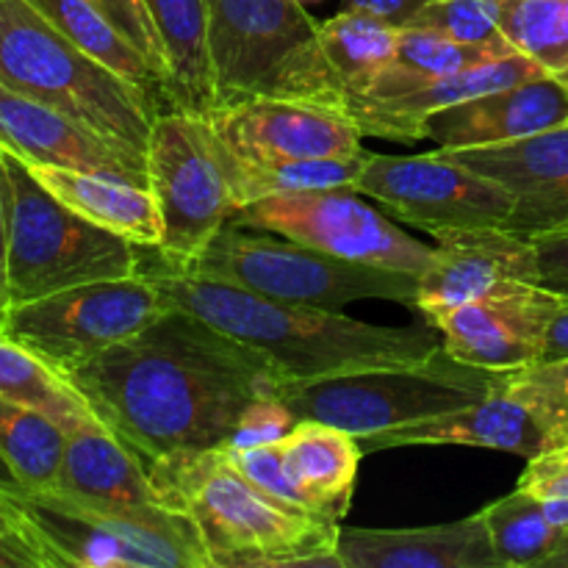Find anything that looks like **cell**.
I'll return each mask as SVG.
<instances>
[{
  "label": "cell",
  "instance_id": "obj_1",
  "mask_svg": "<svg viewBox=\"0 0 568 568\" xmlns=\"http://www.w3.org/2000/svg\"><path fill=\"white\" fill-rule=\"evenodd\" d=\"M64 375L148 469L231 444L277 386L258 353L178 305Z\"/></svg>",
  "mask_w": 568,
  "mask_h": 568
},
{
  "label": "cell",
  "instance_id": "obj_2",
  "mask_svg": "<svg viewBox=\"0 0 568 568\" xmlns=\"http://www.w3.org/2000/svg\"><path fill=\"white\" fill-rule=\"evenodd\" d=\"M144 275L172 305L186 308L258 353L275 372L277 386L419 364L444 347L442 333L427 322L410 327L369 325L342 311L281 303L214 277L170 270L166 264Z\"/></svg>",
  "mask_w": 568,
  "mask_h": 568
},
{
  "label": "cell",
  "instance_id": "obj_3",
  "mask_svg": "<svg viewBox=\"0 0 568 568\" xmlns=\"http://www.w3.org/2000/svg\"><path fill=\"white\" fill-rule=\"evenodd\" d=\"M161 503L197 525L214 568H342L336 521L266 494L225 460L222 449L150 466Z\"/></svg>",
  "mask_w": 568,
  "mask_h": 568
},
{
  "label": "cell",
  "instance_id": "obj_4",
  "mask_svg": "<svg viewBox=\"0 0 568 568\" xmlns=\"http://www.w3.org/2000/svg\"><path fill=\"white\" fill-rule=\"evenodd\" d=\"M0 87L61 111L148 161L159 98L75 48L28 0H0Z\"/></svg>",
  "mask_w": 568,
  "mask_h": 568
},
{
  "label": "cell",
  "instance_id": "obj_5",
  "mask_svg": "<svg viewBox=\"0 0 568 568\" xmlns=\"http://www.w3.org/2000/svg\"><path fill=\"white\" fill-rule=\"evenodd\" d=\"M505 377L508 372L460 364L442 347L419 364L281 383L275 394L294 422L316 419L369 438L483 403L505 386Z\"/></svg>",
  "mask_w": 568,
  "mask_h": 568
},
{
  "label": "cell",
  "instance_id": "obj_6",
  "mask_svg": "<svg viewBox=\"0 0 568 568\" xmlns=\"http://www.w3.org/2000/svg\"><path fill=\"white\" fill-rule=\"evenodd\" d=\"M9 186V297L31 303L94 281L139 275L136 244L83 220L33 178L20 155L0 150Z\"/></svg>",
  "mask_w": 568,
  "mask_h": 568
},
{
  "label": "cell",
  "instance_id": "obj_7",
  "mask_svg": "<svg viewBox=\"0 0 568 568\" xmlns=\"http://www.w3.org/2000/svg\"><path fill=\"white\" fill-rule=\"evenodd\" d=\"M261 297L342 311L358 300H388L414 308L416 275L336 258L292 239L266 236L225 222L189 270Z\"/></svg>",
  "mask_w": 568,
  "mask_h": 568
},
{
  "label": "cell",
  "instance_id": "obj_8",
  "mask_svg": "<svg viewBox=\"0 0 568 568\" xmlns=\"http://www.w3.org/2000/svg\"><path fill=\"white\" fill-rule=\"evenodd\" d=\"M20 497L61 566L214 568L197 525L166 505H105L61 491Z\"/></svg>",
  "mask_w": 568,
  "mask_h": 568
},
{
  "label": "cell",
  "instance_id": "obj_9",
  "mask_svg": "<svg viewBox=\"0 0 568 568\" xmlns=\"http://www.w3.org/2000/svg\"><path fill=\"white\" fill-rule=\"evenodd\" d=\"M148 172L164 225L155 247L161 264L189 270L239 211L222 144L200 111L161 109L150 136Z\"/></svg>",
  "mask_w": 568,
  "mask_h": 568
},
{
  "label": "cell",
  "instance_id": "obj_10",
  "mask_svg": "<svg viewBox=\"0 0 568 568\" xmlns=\"http://www.w3.org/2000/svg\"><path fill=\"white\" fill-rule=\"evenodd\" d=\"M170 300L144 272L81 283L31 303L11 305L0 331L42 355L55 369L94 358L136 336L170 311Z\"/></svg>",
  "mask_w": 568,
  "mask_h": 568
},
{
  "label": "cell",
  "instance_id": "obj_11",
  "mask_svg": "<svg viewBox=\"0 0 568 568\" xmlns=\"http://www.w3.org/2000/svg\"><path fill=\"white\" fill-rule=\"evenodd\" d=\"M233 225L275 233L355 264L422 275L433 247L408 236L388 216L355 197L353 189L270 194L233 214Z\"/></svg>",
  "mask_w": 568,
  "mask_h": 568
},
{
  "label": "cell",
  "instance_id": "obj_12",
  "mask_svg": "<svg viewBox=\"0 0 568 568\" xmlns=\"http://www.w3.org/2000/svg\"><path fill=\"white\" fill-rule=\"evenodd\" d=\"M353 192L377 200L399 222L436 239L455 231L505 227L514 211V197L497 181L442 148L427 155L366 153Z\"/></svg>",
  "mask_w": 568,
  "mask_h": 568
},
{
  "label": "cell",
  "instance_id": "obj_13",
  "mask_svg": "<svg viewBox=\"0 0 568 568\" xmlns=\"http://www.w3.org/2000/svg\"><path fill=\"white\" fill-rule=\"evenodd\" d=\"M399 28L364 11L342 9L320 22L314 37L288 55L261 94L305 100L336 111L364 98L397 59Z\"/></svg>",
  "mask_w": 568,
  "mask_h": 568
},
{
  "label": "cell",
  "instance_id": "obj_14",
  "mask_svg": "<svg viewBox=\"0 0 568 568\" xmlns=\"http://www.w3.org/2000/svg\"><path fill=\"white\" fill-rule=\"evenodd\" d=\"M205 9L216 103L264 92L320 28L303 0H205Z\"/></svg>",
  "mask_w": 568,
  "mask_h": 568
},
{
  "label": "cell",
  "instance_id": "obj_15",
  "mask_svg": "<svg viewBox=\"0 0 568 568\" xmlns=\"http://www.w3.org/2000/svg\"><path fill=\"white\" fill-rule=\"evenodd\" d=\"M564 297L538 283L510 281L471 303L447 311L430 325L447 355L491 372H516L541 361L549 322Z\"/></svg>",
  "mask_w": 568,
  "mask_h": 568
},
{
  "label": "cell",
  "instance_id": "obj_16",
  "mask_svg": "<svg viewBox=\"0 0 568 568\" xmlns=\"http://www.w3.org/2000/svg\"><path fill=\"white\" fill-rule=\"evenodd\" d=\"M236 159H322L364 153V133L338 111L277 94H244L203 111Z\"/></svg>",
  "mask_w": 568,
  "mask_h": 568
},
{
  "label": "cell",
  "instance_id": "obj_17",
  "mask_svg": "<svg viewBox=\"0 0 568 568\" xmlns=\"http://www.w3.org/2000/svg\"><path fill=\"white\" fill-rule=\"evenodd\" d=\"M455 161L497 181L514 197L505 231L532 239L568 227V125L519 142L447 150Z\"/></svg>",
  "mask_w": 568,
  "mask_h": 568
},
{
  "label": "cell",
  "instance_id": "obj_18",
  "mask_svg": "<svg viewBox=\"0 0 568 568\" xmlns=\"http://www.w3.org/2000/svg\"><path fill=\"white\" fill-rule=\"evenodd\" d=\"M510 281L536 283V258L527 239L505 227L455 231L438 239L430 264L416 275L414 311L430 325L447 311L471 303Z\"/></svg>",
  "mask_w": 568,
  "mask_h": 568
},
{
  "label": "cell",
  "instance_id": "obj_19",
  "mask_svg": "<svg viewBox=\"0 0 568 568\" xmlns=\"http://www.w3.org/2000/svg\"><path fill=\"white\" fill-rule=\"evenodd\" d=\"M0 148L28 164L103 172L150 189L148 161L9 87H0Z\"/></svg>",
  "mask_w": 568,
  "mask_h": 568
},
{
  "label": "cell",
  "instance_id": "obj_20",
  "mask_svg": "<svg viewBox=\"0 0 568 568\" xmlns=\"http://www.w3.org/2000/svg\"><path fill=\"white\" fill-rule=\"evenodd\" d=\"M568 125V83L555 72L486 92L427 116L425 139L442 150L491 148Z\"/></svg>",
  "mask_w": 568,
  "mask_h": 568
},
{
  "label": "cell",
  "instance_id": "obj_21",
  "mask_svg": "<svg viewBox=\"0 0 568 568\" xmlns=\"http://www.w3.org/2000/svg\"><path fill=\"white\" fill-rule=\"evenodd\" d=\"M358 442L364 455L392 447H447V444H455V447L499 449V453L519 455V458H536L547 449L566 444L560 433L536 408L505 392V386L469 408L394 427L381 436L358 438Z\"/></svg>",
  "mask_w": 568,
  "mask_h": 568
},
{
  "label": "cell",
  "instance_id": "obj_22",
  "mask_svg": "<svg viewBox=\"0 0 568 568\" xmlns=\"http://www.w3.org/2000/svg\"><path fill=\"white\" fill-rule=\"evenodd\" d=\"M547 72L549 70H544L530 55L510 53L486 61V64L469 67L464 72H455V75L436 78V81L425 83L408 94H397V98H353L338 105L336 111L347 116L364 136L419 142V139H425L427 116L436 114V111L480 98L486 92L514 87V83L530 81V78L547 75Z\"/></svg>",
  "mask_w": 568,
  "mask_h": 568
},
{
  "label": "cell",
  "instance_id": "obj_23",
  "mask_svg": "<svg viewBox=\"0 0 568 568\" xmlns=\"http://www.w3.org/2000/svg\"><path fill=\"white\" fill-rule=\"evenodd\" d=\"M342 568H503L483 514L414 530L338 527Z\"/></svg>",
  "mask_w": 568,
  "mask_h": 568
},
{
  "label": "cell",
  "instance_id": "obj_24",
  "mask_svg": "<svg viewBox=\"0 0 568 568\" xmlns=\"http://www.w3.org/2000/svg\"><path fill=\"white\" fill-rule=\"evenodd\" d=\"M283 471L300 508L320 519L342 525L349 514L364 458L361 442L342 427L303 419L277 438Z\"/></svg>",
  "mask_w": 568,
  "mask_h": 568
},
{
  "label": "cell",
  "instance_id": "obj_25",
  "mask_svg": "<svg viewBox=\"0 0 568 568\" xmlns=\"http://www.w3.org/2000/svg\"><path fill=\"white\" fill-rule=\"evenodd\" d=\"M28 170L55 200H61L83 220L128 239L136 247H159L161 244L164 225H161L159 200L150 189L125 181V178L103 175V172L42 164H28Z\"/></svg>",
  "mask_w": 568,
  "mask_h": 568
},
{
  "label": "cell",
  "instance_id": "obj_26",
  "mask_svg": "<svg viewBox=\"0 0 568 568\" xmlns=\"http://www.w3.org/2000/svg\"><path fill=\"white\" fill-rule=\"evenodd\" d=\"M53 491L105 505H164L144 460L103 422L67 433L64 464Z\"/></svg>",
  "mask_w": 568,
  "mask_h": 568
},
{
  "label": "cell",
  "instance_id": "obj_27",
  "mask_svg": "<svg viewBox=\"0 0 568 568\" xmlns=\"http://www.w3.org/2000/svg\"><path fill=\"white\" fill-rule=\"evenodd\" d=\"M170 61V109L209 111L216 103L205 0H148Z\"/></svg>",
  "mask_w": 568,
  "mask_h": 568
},
{
  "label": "cell",
  "instance_id": "obj_28",
  "mask_svg": "<svg viewBox=\"0 0 568 568\" xmlns=\"http://www.w3.org/2000/svg\"><path fill=\"white\" fill-rule=\"evenodd\" d=\"M0 399L39 410L67 433L89 422H100L92 405L72 386L64 372L3 331H0Z\"/></svg>",
  "mask_w": 568,
  "mask_h": 568
},
{
  "label": "cell",
  "instance_id": "obj_29",
  "mask_svg": "<svg viewBox=\"0 0 568 568\" xmlns=\"http://www.w3.org/2000/svg\"><path fill=\"white\" fill-rule=\"evenodd\" d=\"M510 53H519V50H514L510 44L458 42V39H449L444 33L416 26L399 28L397 59L377 78L375 87L364 98L383 100L408 94L414 89L425 87V83L436 81V78L455 75V72H464L469 67L486 64V61Z\"/></svg>",
  "mask_w": 568,
  "mask_h": 568
},
{
  "label": "cell",
  "instance_id": "obj_30",
  "mask_svg": "<svg viewBox=\"0 0 568 568\" xmlns=\"http://www.w3.org/2000/svg\"><path fill=\"white\" fill-rule=\"evenodd\" d=\"M222 144V142H220ZM227 178L239 209L270 194L325 192V189H353L364 170L366 150L355 155H322V159H236L222 144Z\"/></svg>",
  "mask_w": 568,
  "mask_h": 568
},
{
  "label": "cell",
  "instance_id": "obj_31",
  "mask_svg": "<svg viewBox=\"0 0 568 568\" xmlns=\"http://www.w3.org/2000/svg\"><path fill=\"white\" fill-rule=\"evenodd\" d=\"M64 449V427L39 410L0 399V464L17 491H53L59 486Z\"/></svg>",
  "mask_w": 568,
  "mask_h": 568
},
{
  "label": "cell",
  "instance_id": "obj_32",
  "mask_svg": "<svg viewBox=\"0 0 568 568\" xmlns=\"http://www.w3.org/2000/svg\"><path fill=\"white\" fill-rule=\"evenodd\" d=\"M37 6L75 48L92 55L111 72H116L125 81L148 89L150 94H164L161 78L153 67L144 61V55L116 31L114 22L100 11L94 0H28Z\"/></svg>",
  "mask_w": 568,
  "mask_h": 568
},
{
  "label": "cell",
  "instance_id": "obj_33",
  "mask_svg": "<svg viewBox=\"0 0 568 568\" xmlns=\"http://www.w3.org/2000/svg\"><path fill=\"white\" fill-rule=\"evenodd\" d=\"M503 568H547L566 536L532 494L510 491L480 510Z\"/></svg>",
  "mask_w": 568,
  "mask_h": 568
},
{
  "label": "cell",
  "instance_id": "obj_34",
  "mask_svg": "<svg viewBox=\"0 0 568 568\" xmlns=\"http://www.w3.org/2000/svg\"><path fill=\"white\" fill-rule=\"evenodd\" d=\"M499 28L510 48L544 70H568V0H505Z\"/></svg>",
  "mask_w": 568,
  "mask_h": 568
},
{
  "label": "cell",
  "instance_id": "obj_35",
  "mask_svg": "<svg viewBox=\"0 0 568 568\" xmlns=\"http://www.w3.org/2000/svg\"><path fill=\"white\" fill-rule=\"evenodd\" d=\"M503 6L505 0H430L410 26L469 44H508L499 28Z\"/></svg>",
  "mask_w": 568,
  "mask_h": 568
},
{
  "label": "cell",
  "instance_id": "obj_36",
  "mask_svg": "<svg viewBox=\"0 0 568 568\" xmlns=\"http://www.w3.org/2000/svg\"><path fill=\"white\" fill-rule=\"evenodd\" d=\"M505 392L536 408L568 444V358L508 372Z\"/></svg>",
  "mask_w": 568,
  "mask_h": 568
},
{
  "label": "cell",
  "instance_id": "obj_37",
  "mask_svg": "<svg viewBox=\"0 0 568 568\" xmlns=\"http://www.w3.org/2000/svg\"><path fill=\"white\" fill-rule=\"evenodd\" d=\"M94 3L153 67L155 75L161 78V87H164L166 103H170V61H166L164 42H161V33L155 28L153 14H150L148 0H94Z\"/></svg>",
  "mask_w": 568,
  "mask_h": 568
},
{
  "label": "cell",
  "instance_id": "obj_38",
  "mask_svg": "<svg viewBox=\"0 0 568 568\" xmlns=\"http://www.w3.org/2000/svg\"><path fill=\"white\" fill-rule=\"evenodd\" d=\"M516 488L532 494L549 519L568 530V444L527 458V469L521 471Z\"/></svg>",
  "mask_w": 568,
  "mask_h": 568
},
{
  "label": "cell",
  "instance_id": "obj_39",
  "mask_svg": "<svg viewBox=\"0 0 568 568\" xmlns=\"http://www.w3.org/2000/svg\"><path fill=\"white\" fill-rule=\"evenodd\" d=\"M0 536H9V538H20V541L31 544L33 549L44 555L50 568H64L61 566L59 555L48 547L44 536L39 532L37 521L31 519L28 514L26 503H22L20 491H17L11 483H0Z\"/></svg>",
  "mask_w": 568,
  "mask_h": 568
},
{
  "label": "cell",
  "instance_id": "obj_40",
  "mask_svg": "<svg viewBox=\"0 0 568 568\" xmlns=\"http://www.w3.org/2000/svg\"><path fill=\"white\" fill-rule=\"evenodd\" d=\"M536 283L549 292L568 297V227L532 239Z\"/></svg>",
  "mask_w": 568,
  "mask_h": 568
},
{
  "label": "cell",
  "instance_id": "obj_41",
  "mask_svg": "<svg viewBox=\"0 0 568 568\" xmlns=\"http://www.w3.org/2000/svg\"><path fill=\"white\" fill-rule=\"evenodd\" d=\"M430 0H344V9L364 11V14L377 17V20H386L392 26L405 28L414 22V17L419 14Z\"/></svg>",
  "mask_w": 568,
  "mask_h": 568
},
{
  "label": "cell",
  "instance_id": "obj_42",
  "mask_svg": "<svg viewBox=\"0 0 568 568\" xmlns=\"http://www.w3.org/2000/svg\"><path fill=\"white\" fill-rule=\"evenodd\" d=\"M9 186H6L3 159H0V327L9 316Z\"/></svg>",
  "mask_w": 568,
  "mask_h": 568
},
{
  "label": "cell",
  "instance_id": "obj_43",
  "mask_svg": "<svg viewBox=\"0 0 568 568\" xmlns=\"http://www.w3.org/2000/svg\"><path fill=\"white\" fill-rule=\"evenodd\" d=\"M0 568H50L44 555L20 538L0 536Z\"/></svg>",
  "mask_w": 568,
  "mask_h": 568
},
{
  "label": "cell",
  "instance_id": "obj_44",
  "mask_svg": "<svg viewBox=\"0 0 568 568\" xmlns=\"http://www.w3.org/2000/svg\"><path fill=\"white\" fill-rule=\"evenodd\" d=\"M568 358V297H564L560 308L555 311L552 322H549L547 342H544L541 361H564ZM538 361V364H541Z\"/></svg>",
  "mask_w": 568,
  "mask_h": 568
},
{
  "label": "cell",
  "instance_id": "obj_45",
  "mask_svg": "<svg viewBox=\"0 0 568 568\" xmlns=\"http://www.w3.org/2000/svg\"><path fill=\"white\" fill-rule=\"evenodd\" d=\"M547 568H568V530H566L564 541H560L558 552L552 555V560H549Z\"/></svg>",
  "mask_w": 568,
  "mask_h": 568
},
{
  "label": "cell",
  "instance_id": "obj_46",
  "mask_svg": "<svg viewBox=\"0 0 568 568\" xmlns=\"http://www.w3.org/2000/svg\"><path fill=\"white\" fill-rule=\"evenodd\" d=\"M558 78H560V81H564V83H568V70H564V72H558Z\"/></svg>",
  "mask_w": 568,
  "mask_h": 568
},
{
  "label": "cell",
  "instance_id": "obj_47",
  "mask_svg": "<svg viewBox=\"0 0 568 568\" xmlns=\"http://www.w3.org/2000/svg\"><path fill=\"white\" fill-rule=\"evenodd\" d=\"M0 150H3V148H0Z\"/></svg>",
  "mask_w": 568,
  "mask_h": 568
}]
</instances>
